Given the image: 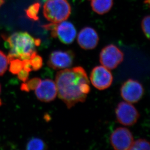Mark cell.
Instances as JSON below:
<instances>
[{"label":"cell","mask_w":150,"mask_h":150,"mask_svg":"<svg viewBox=\"0 0 150 150\" xmlns=\"http://www.w3.org/2000/svg\"><path fill=\"white\" fill-rule=\"evenodd\" d=\"M110 142L115 150H130L133 143L134 137L127 128H117L111 135Z\"/></svg>","instance_id":"cell-10"},{"label":"cell","mask_w":150,"mask_h":150,"mask_svg":"<svg viewBox=\"0 0 150 150\" xmlns=\"http://www.w3.org/2000/svg\"><path fill=\"white\" fill-rule=\"evenodd\" d=\"M9 60L7 55L0 51V76L4 75L8 68Z\"/></svg>","instance_id":"cell-20"},{"label":"cell","mask_w":150,"mask_h":150,"mask_svg":"<svg viewBox=\"0 0 150 150\" xmlns=\"http://www.w3.org/2000/svg\"><path fill=\"white\" fill-rule=\"evenodd\" d=\"M90 80L95 88L103 91L111 86L113 77L109 69L103 66H98L92 69L90 74Z\"/></svg>","instance_id":"cell-9"},{"label":"cell","mask_w":150,"mask_h":150,"mask_svg":"<svg viewBox=\"0 0 150 150\" xmlns=\"http://www.w3.org/2000/svg\"><path fill=\"white\" fill-rule=\"evenodd\" d=\"M9 71L13 74H17L23 69V61L19 58H13L9 61Z\"/></svg>","instance_id":"cell-18"},{"label":"cell","mask_w":150,"mask_h":150,"mask_svg":"<svg viewBox=\"0 0 150 150\" xmlns=\"http://www.w3.org/2000/svg\"><path fill=\"white\" fill-rule=\"evenodd\" d=\"M74 52L71 50H57L50 54L47 64L55 70L63 69L71 67L74 58Z\"/></svg>","instance_id":"cell-8"},{"label":"cell","mask_w":150,"mask_h":150,"mask_svg":"<svg viewBox=\"0 0 150 150\" xmlns=\"http://www.w3.org/2000/svg\"><path fill=\"white\" fill-rule=\"evenodd\" d=\"M23 69L28 72H30L32 71L31 65L29 59L23 60Z\"/></svg>","instance_id":"cell-23"},{"label":"cell","mask_w":150,"mask_h":150,"mask_svg":"<svg viewBox=\"0 0 150 150\" xmlns=\"http://www.w3.org/2000/svg\"><path fill=\"white\" fill-rule=\"evenodd\" d=\"M41 82V79L38 77H35L23 83L21 86V91L28 92L35 90Z\"/></svg>","instance_id":"cell-15"},{"label":"cell","mask_w":150,"mask_h":150,"mask_svg":"<svg viewBox=\"0 0 150 150\" xmlns=\"http://www.w3.org/2000/svg\"><path fill=\"white\" fill-rule=\"evenodd\" d=\"M47 148L45 142L38 137L31 139L26 145V149L28 150H42L47 149Z\"/></svg>","instance_id":"cell-14"},{"label":"cell","mask_w":150,"mask_h":150,"mask_svg":"<svg viewBox=\"0 0 150 150\" xmlns=\"http://www.w3.org/2000/svg\"><path fill=\"white\" fill-rule=\"evenodd\" d=\"M4 3V0H0V6H1Z\"/></svg>","instance_id":"cell-24"},{"label":"cell","mask_w":150,"mask_h":150,"mask_svg":"<svg viewBox=\"0 0 150 150\" xmlns=\"http://www.w3.org/2000/svg\"><path fill=\"white\" fill-rule=\"evenodd\" d=\"M150 16H145L142 21V27L143 33L147 38H150Z\"/></svg>","instance_id":"cell-21"},{"label":"cell","mask_w":150,"mask_h":150,"mask_svg":"<svg viewBox=\"0 0 150 150\" xmlns=\"http://www.w3.org/2000/svg\"><path fill=\"white\" fill-rule=\"evenodd\" d=\"M99 38L93 28L86 27L80 31L77 36V42L84 50H92L98 45Z\"/></svg>","instance_id":"cell-12"},{"label":"cell","mask_w":150,"mask_h":150,"mask_svg":"<svg viewBox=\"0 0 150 150\" xmlns=\"http://www.w3.org/2000/svg\"><path fill=\"white\" fill-rule=\"evenodd\" d=\"M2 105V101H1V100L0 99V105Z\"/></svg>","instance_id":"cell-25"},{"label":"cell","mask_w":150,"mask_h":150,"mask_svg":"<svg viewBox=\"0 0 150 150\" xmlns=\"http://www.w3.org/2000/svg\"><path fill=\"white\" fill-rule=\"evenodd\" d=\"M113 0H91V5L94 11L103 15L110 10L113 6Z\"/></svg>","instance_id":"cell-13"},{"label":"cell","mask_w":150,"mask_h":150,"mask_svg":"<svg viewBox=\"0 0 150 150\" xmlns=\"http://www.w3.org/2000/svg\"><path fill=\"white\" fill-rule=\"evenodd\" d=\"M40 4L39 3H35L32 4L26 10V14L29 18L37 21L38 19V14L40 10Z\"/></svg>","instance_id":"cell-17"},{"label":"cell","mask_w":150,"mask_h":150,"mask_svg":"<svg viewBox=\"0 0 150 150\" xmlns=\"http://www.w3.org/2000/svg\"><path fill=\"white\" fill-rule=\"evenodd\" d=\"M29 60L31 65L32 71H38L42 67V57L38 54L36 51L32 54Z\"/></svg>","instance_id":"cell-16"},{"label":"cell","mask_w":150,"mask_h":150,"mask_svg":"<svg viewBox=\"0 0 150 150\" xmlns=\"http://www.w3.org/2000/svg\"><path fill=\"white\" fill-rule=\"evenodd\" d=\"M1 84H0V94H1Z\"/></svg>","instance_id":"cell-26"},{"label":"cell","mask_w":150,"mask_h":150,"mask_svg":"<svg viewBox=\"0 0 150 150\" xmlns=\"http://www.w3.org/2000/svg\"><path fill=\"white\" fill-rule=\"evenodd\" d=\"M45 28L50 30L51 35L54 38H58L61 42L70 44L75 40L76 31L72 23L68 21L61 23H52L45 25Z\"/></svg>","instance_id":"cell-4"},{"label":"cell","mask_w":150,"mask_h":150,"mask_svg":"<svg viewBox=\"0 0 150 150\" xmlns=\"http://www.w3.org/2000/svg\"><path fill=\"white\" fill-rule=\"evenodd\" d=\"M115 113L117 122L125 126L133 125L140 117L136 108L127 102L120 103L117 106Z\"/></svg>","instance_id":"cell-6"},{"label":"cell","mask_w":150,"mask_h":150,"mask_svg":"<svg viewBox=\"0 0 150 150\" xmlns=\"http://www.w3.org/2000/svg\"><path fill=\"white\" fill-rule=\"evenodd\" d=\"M150 149L149 142L145 139H140L133 142L130 150H149Z\"/></svg>","instance_id":"cell-19"},{"label":"cell","mask_w":150,"mask_h":150,"mask_svg":"<svg viewBox=\"0 0 150 150\" xmlns=\"http://www.w3.org/2000/svg\"><path fill=\"white\" fill-rule=\"evenodd\" d=\"M43 12L48 21L57 23L68 19L71 14V7L67 0H47Z\"/></svg>","instance_id":"cell-3"},{"label":"cell","mask_w":150,"mask_h":150,"mask_svg":"<svg viewBox=\"0 0 150 150\" xmlns=\"http://www.w3.org/2000/svg\"><path fill=\"white\" fill-rule=\"evenodd\" d=\"M124 54L113 44L104 47L100 54V62L109 70L115 69L123 61Z\"/></svg>","instance_id":"cell-5"},{"label":"cell","mask_w":150,"mask_h":150,"mask_svg":"<svg viewBox=\"0 0 150 150\" xmlns=\"http://www.w3.org/2000/svg\"><path fill=\"white\" fill-rule=\"evenodd\" d=\"M35 91L38 99L45 103L54 100L57 95L55 82L50 79L41 80L38 87Z\"/></svg>","instance_id":"cell-11"},{"label":"cell","mask_w":150,"mask_h":150,"mask_svg":"<svg viewBox=\"0 0 150 150\" xmlns=\"http://www.w3.org/2000/svg\"><path fill=\"white\" fill-rule=\"evenodd\" d=\"M55 83L58 97L68 109L78 103L85 102L91 91L86 71L80 66L59 71L56 74Z\"/></svg>","instance_id":"cell-1"},{"label":"cell","mask_w":150,"mask_h":150,"mask_svg":"<svg viewBox=\"0 0 150 150\" xmlns=\"http://www.w3.org/2000/svg\"><path fill=\"white\" fill-rule=\"evenodd\" d=\"M5 44L9 49L7 56L9 61L13 58L29 59L30 56L35 52V47L40 46L41 40L34 38L25 32L14 33L5 40Z\"/></svg>","instance_id":"cell-2"},{"label":"cell","mask_w":150,"mask_h":150,"mask_svg":"<svg viewBox=\"0 0 150 150\" xmlns=\"http://www.w3.org/2000/svg\"><path fill=\"white\" fill-rule=\"evenodd\" d=\"M120 95L123 100L129 103H136L141 100L144 93L142 85L136 80L129 79L122 84Z\"/></svg>","instance_id":"cell-7"},{"label":"cell","mask_w":150,"mask_h":150,"mask_svg":"<svg viewBox=\"0 0 150 150\" xmlns=\"http://www.w3.org/2000/svg\"><path fill=\"white\" fill-rule=\"evenodd\" d=\"M17 74L18 79L23 81V82H25L28 79L29 72L24 69H22Z\"/></svg>","instance_id":"cell-22"}]
</instances>
